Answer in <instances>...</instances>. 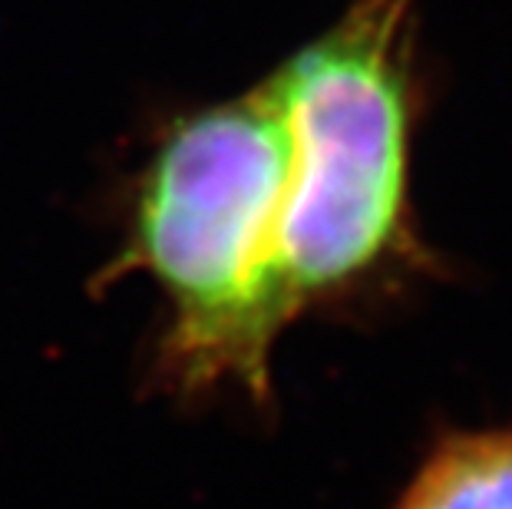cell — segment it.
Segmentation results:
<instances>
[{
	"instance_id": "6da1fadb",
	"label": "cell",
	"mask_w": 512,
	"mask_h": 509,
	"mask_svg": "<svg viewBox=\"0 0 512 509\" xmlns=\"http://www.w3.org/2000/svg\"><path fill=\"white\" fill-rule=\"evenodd\" d=\"M288 133L271 83L185 116L139 192L129 265L172 305L162 371L176 387H268L275 334L294 318L281 278Z\"/></svg>"
},
{
	"instance_id": "7a4b0ae2",
	"label": "cell",
	"mask_w": 512,
	"mask_h": 509,
	"mask_svg": "<svg viewBox=\"0 0 512 509\" xmlns=\"http://www.w3.org/2000/svg\"><path fill=\"white\" fill-rule=\"evenodd\" d=\"M413 0H354L271 77L288 133L281 278L298 311L374 272L407 229Z\"/></svg>"
},
{
	"instance_id": "3957f363",
	"label": "cell",
	"mask_w": 512,
	"mask_h": 509,
	"mask_svg": "<svg viewBox=\"0 0 512 509\" xmlns=\"http://www.w3.org/2000/svg\"><path fill=\"white\" fill-rule=\"evenodd\" d=\"M397 509H512V430L443 440Z\"/></svg>"
}]
</instances>
